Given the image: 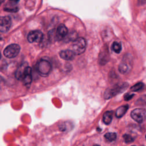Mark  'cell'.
<instances>
[{"label": "cell", "mask_w": 146, "mask_h": 146, "mask_svg": "<svg viewBox=\"0 0 146 146\" xmlns=\"http://www.w3.org/2000/svg\"><path fill=\"white\" fill-rule=\"evenodd\" d=\"M128 84L126 83L116 84L111 88L107 89L104 94V97L106 99H108L115 95L123 92L127 89Z\"/></svg>", "instance_id": "cell-1"}, {"label": "cell", "mask_w": 146, "mask_h": 146, "mask_svg": "<svg viewBox=\"0 0 146 146\" xmlns=\"http://www.w3.org/2000/svg\"><path fill=\"white\" fill-rule=\"evenodd\" d=\"M36 69L38 73L42 76H48L52 69L51 64L46 59H40L36 64Z\"/></svg>", "instance_id": "cell-2"}, {"label": "cell", "mask_w": 146, "mask_h": 146, "mask_svg": "<svg viewBox=\"0 0 146 146\" xmlns=\"http://www.w3.org/2000/svg\"><path fill=\"white\" fill-rule=\"evenodd\" d=\"M87 43L86 39L83 37L77 38L74 40L72 44L73 51L76 55L83 54L86 48Z\"/></svg>", "instance_id": "cell-3"}, {"label": "cell", "mask_w": 146, "mask_h": 146, "mask_svg": "<svg viewBox=\"0 0 146 146\" xmlns=\"http://www.w3.org/2000/svg\"><path fill=\"white\" fill-rule=\"evenodd\" d=\"M20 49V46L18 44H11L5 48L3 54L8 58H13L18 55Z\"/></svg>", "instance_id": "cell-4"}, {"label": "cell", "mask_w": 146, "mask_h": 146, "mask_svg": "<svg viewBox=\"0 0 146 146\" xmlns=\"http://www.w3.org/2000/svg\"><path fill=\"white\" fill-rule=\"evenodd\" d=\"M131 116L136 122L141 123L146 120V110L143 108H135L131 111Z\"/></svg>", "instance_id": "cell-5"}, {"label": "cell", "mask_w": 146, "mask_h": 146, "mask_svg": "<svg viewBox=\"0 0 146 146\" xmlns=\"http://www.w3.org/2000/svg\"><path fill=\"white\" fill-rule=\"evenodd\" d=\"M132 68V60L130 56L125 55L119 66V71L120 73L125 74L129 72Z\"/></svg>", "instance_id": "cell-6"}, {"label": "cell", "mask_w": 146, "mask_h": 146, "mask_svg": "<svg viewBox=\"0 0 146 146\" xmlns=\"http://www.w3.org/2000/svg\"><path fill=\"white\" fill-rule=\"evenodd\" d=\"M43 38V33L40 30H34L29 33L27 39L30 43H34L40 42L42 41Z\"/></svg>", "instance_id": "cell-7"}, {"label": "cell", "mask_w": 146, "mask_h": 146, "mask_svg": "<svg viewBox=\"0 0 146 146\" xmlns=\"http://www.w3.org/2000/svg\"><path fill=\"white\" fill-rule=\"evenodd\" d=\"M11 25V19L9 16L0 17V31L2 33L7 32Z\"/></svg>", "instance_id": "cell-8"}, {"label": "cell", "mask_w": 146, "mask_h": 146, "mask_svg": "<svg viewBox=\"0 0 146 146\" xmlns=\"http://www.w3.org/2000/svg\"><path fill=\"white\" fill-rule=\"evenodd\" d=\"M68 34V29L63 24H60L57 28L55 33V38L61 40L65 38Z\"/></svg>", "instance_id": "cell-9"}, {"label": "cell", "mask_w": 146, "mask_h": 146, "mask_svg": "<svg viewBox=\"0 0 146 146\" xmlns=\"http://www.w3.org/2000/svg\"><path fill=\"white\" fill-rule=\"evenodd\" d=\"M59 55L61 58L66 60H72L74 59L75 54L72 50H62L59 52Z\"/></svg>", "instance_id": "cell-10"}, {"label": "cell", "mask_w": 146, "mask_h": 146, "mask_svg": "<svg viewBox=\"0 0 146 146\" xmlns=\"http://www.w3.org/2000/svg\"><path fill=\"white\" fill-rule=\"evenodd\" d=\"M23 84L29 87L32 82V75H31V68L29 66H27L25 76L22 80Z\"/></svg>", "instance_id": "cell-11"}, {"label": "cell", "mask_w": 146, "mask_h": 146, "mask_svg": "<svg viewBox=\"0 0 146 146\" xmlns=\"http://www.w3.org/2000/svg\"><path fill=\"white\" fill-rule=\"evenodd\" d=\"M27 66H28L27 64H22L17 68L15 72V77L17 79L19 80H22L25 74L26 73Z\"/></svg>", "instance_id": "cell-12"}, {"label": "cell", "mask_w": 146, "mask_h": 146, "mask_svg": "<svg viewBox=\"0 0 146 146\" xmlns=\"http://www.w3.org/2000/svg\"><path fill=\"white\" fill-rule=\"evenodd\" d=\"M108 56L109 54L108 48H106V50H103V51H102V53L100 54L99 57V62L100 64H105V63H106L108 60Z\"/></svg>", "instance_id": "cell-13"}, {"label": "cell", "mask_w": 146, "mask_h": 146, "mask_svg": "<svg viewBox=\"0 0 146 146\" xmlns=\"http://www.w3.org/2000/svg\"><path fill=\"white\" fill-rule=\"evenodd\" d=\"M128 109V106L127 104L123 105L119 107L118 108H117L115 113V115L116 117L120 118L123 117L124 115V114L127 112Z\"/></svg>", "instance_id": "cell-14"}, {"label": "cell", "mask_w": 146, "mask_h": 146, "mask_svg": "<svg viewBox=\"0 0 146 146\" xmlns=\"http://www.w3.org/2000/svg\"><path fill=\"white\" fill-rule=\"evenodd\" d=\"M112 119V112L106 111L103 116V121L105 124H110Z\"/></svg>", "instance_id": "cell-15"}, {"label": "cell", "mask_w": 146, "mask_h": 146, "mask_svg": "<svg viewBox=\"0 0 146 146\" xmlns=\"http://www.w3.org/2000/svg\"><path fill=\"white\" fill-rule=\"evenodd\" d=\"M104 138L109 142L113 141L116 139V133L115 132H108L104 135Z\"/></svg>", "instance_id": "cell-16"}, {"label": "cell", "mask_w": 146, "mask_h": 146, "mask_svg": "<svg viewBox=\"0 0 146 146\" xmlns=\"http://www.w3.org/2000/svg\"><path fill=\"white\" fill-rule=\"evenodd\" d=\"M112 50L116 53H120L121 50V45L119 42L115 41L112 43Z\"/></svg>", "instance_id": "cell-17"}, {"label": "cell", "mask_w": 146, "mask_h": 146, "mask_svg": "<svg viewBox=\"0 0 146 146\" xmlns=\"http://www.w3.org/2000/svg\"><path fill=\"white\" fill-rule=\"evenodd\" d=\"M144 87V84L142 82H139L136 84H135V85L132 86L130 90L131 91H135V92H137L138 91H140L141 90H142Z\"/></svg>", "instance_id": "cell-18"}, {"label": "cell", "mask_w": 146, "mask_h": 146, "mask_svg": "<svg viewBox=\"0 0 146 146\" xmlns=\"http://www.w3.org/2000/svg\"><path fill=\"white\" fill-rule=\"evenodd\" d=\"M4 10L7 12H11V13H15L18 10V7L15 6H7L6 7L4 8Z\"/></svg>", "instance_id": "cell-19"}, {"label": "cell", "mask_w": 146, "mask_h": 146, "mask_svg": "<svg viewBox=\"0 0 146 146\" xmlns=\"http://www.w3.org/2000/svg\"><path fill=\"white\" fill-rule=\"evenodd\" d=\"M123 139L125 143H132L134 141V138L132 137L129 134H125L123 135Z\"/></svg>", "instance_id": "cell-20"}, {"label": "cell", "mask_w": 146, "mask_h": 146, "mask_svg": "<svg viewBox=\"0 0 146 146\" xmlns=\"http://www.w3.org/2000/svg\"><path fill=\"white\" fill-rule=\"evenodd\" d=\"M134 95H135L133 94H129V93L125 94L124 96V99L125 101H128V100H131L134 96Z\"/></svg>", "instance_id": "cell-21"}, {"label": "cell", "mask_w": 146, "mask_h": 146, "mask_svg": "<svg viewBox=\"0 0 146 146\" xmlns=\"http://www.w3.org/2000/svg\"><path fill=\"white\" fill-rule=\"evenodd\" d=\"M11 2L13 3H17L19 0H9Z\"/></svg>", "instance_id": "cell-22"}, {"label": "cell", "mask_w": 146, "mask_h": 146, "mask_svg": "<svg viewBox=\"0 0 146 146\" xmlns=\"http://www.w3.org/2000/svg\"><path fill=\"white\" fill-rule=\"evenodd\" d=\"M4 1H5V0H0V6L2 5V3Z\"/></svg>", "instance_id": "cell-23"}, {"label": "cell", "mask_w": 146, "mask_h": 146, "mask_svg": "<svg viewBox=\"0 0 146 146\" xmlns=\"http://www.w3.org/2000/svg\"><path fill=\"white\" fill-rule=\"evenodd\" d=\"M1 52H0V59H1Z\"/></svg>", "instance_id": "cell-24"}, {"label": "cell", "mask_w": 146, "mask_h": 146, "mask_svg": "<svg viewBox=\"0 0 146 146\" xmlns=\"http://www.w3.org/2000/svg\"><path fill=\"white\" fill-rule=\"evenodd\" d=\"M1 39V36H0V39Z\"/></svg>", "instance_id": "cell-25"}, {"label": "cell", "mask_w": 146, "mask_h": 146, "mask_svg": "<svg viewBox=\"0 0 146 146\" xmlns=\"http://www.w3.org/2000/svg\"><path fill=\"white\" fill-rule=\"evenodd\" d=\"M145 139H146V135H145Z\"/></svg>", "instance_id": "cell-26"}]
</instances>
